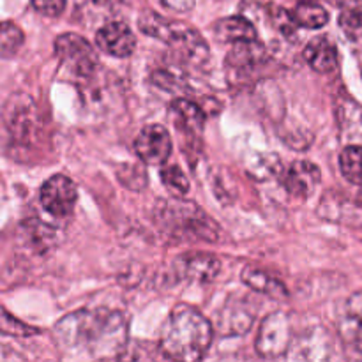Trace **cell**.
<instances>
[{
	"mask_svg": "<svg viewBox=\"0 0 362 362\" xmlns=\"http://www.w3.org/2000/svg\"><path fill=\"white\" fill-rule=\"evenodd\" d=\"M129 325L120 311L80 310L64 317L53 329V339L71 359H122Z\"/></svg>",
	"mask_w": 362,
	"mask_h": 362,
	"instance_id": "6da1fadb",
	"label": "cell"
},
{
	"mask_svg": "<svg viewBox=\"0 0 362 362\" xmlns=\"http://www.w3.org/2000/svg\"><path fill=\"white\" fill-rule=\"evenodd\" d=\"M212 325L193 306L179 304L163 327L159 350L172 361H200L212 343Z\"/></svg>",
	"mask_w": 362,
	"mask_h": 362,
	"instance_id": "7a4b0ae2",
	"label": "cell"
},
{
	"mask_svg": "<svg viewBox=\"0 0 362 362\" xmlns=\"http://www.w3.org/2000/svg\"><path fill=\"white\" fill-rule=\"evenodd\" d=\"M141 32L166 42L172 49H175L177 55L187 62L189 66L200 67L205 66L211 59L209 46L202 34L189 25L180 23V21H170L156 13H147L138 21Z\"/></svg>",
	"mask_w": 362,
	"mask_h": 362,
	"instance_id": "3957f363",
	"label": "cell"
},
{
	"mask_svg": "<svg viewBox=\"0 0 362 362\" xmlns=\"http://www.w3.org/2000/svg\"><path fill=\"white\" fill-rule=\"evenodd\" d=\"M163 221L173 232L180 235H189L193 239L218 240V226L209 216L189 202H168L163 209Z\"/></svg>",
	"mask_w": 362,
	"mask_h": 362,
	"instance_id": "277c9868",
	"label": "cell"
},
{
	"mask_svg": "<svg viewBox=\"0 0 362 362\" xmlns=\"http://www.w3.org/2000/svg\"><path fill=\"white\" fill-rule=\"evenodd\" d=\"M2 120L11 141L18 147H28L39 134L37 108L34 101L25 94L13 95L6 103Z\"/></svg>",
	"mask_w": 362,
	"mask_h": 362,
	"instance_id": "5b68a950",
	"label": "cell"
},
{
	"mask_svg": "<svg viewBox=\"0 0 362 362\" xmlns=\"http://www.w3.org/2000/svg\"><path fill=\"white\" fill-rule=\"evenodd\" d=\"M55 53L60 64L76 78H90L98 69V53L81 35L67 32L55 39Z\"/></svg>",
	"mask_w": 362,
	"mask_h": 362,
	"instance_id": "8992f818",
	"label": "cell"
},
{
	"mask_svg": "<svg viewBox=\"0 0 362 362\" xmlns=\"http://www.w3.org/2000/svg\"><path fill=\"white\" fill-rule=\"evenodd\" d=\"M292 339L288 315L276 311L269 315L262 324L257 338V352L267 359H276L288 352Z\"/></svg>",
	"mask_w": 362,
	"mask_h": 362,
	"instance_id": "52a82bcc",
	"label": "cell"
},
{
	"mask_svg": "<svg viewBox=\"0 0 362 362\" xmlns=\"http://www.w3.org/2000/svg\"><path fill=\"white\" fill-rule=\"evenodd\" d=\"M41 205L55 218H67L74 211L78 200L76 184L66 175H53L42 184Z\"/></svg>",
	"mask_w": 362,
	"mask_h": 362,
	"instance_id": "ba28073f",
	"label": "cell"
},
{
	"mask_svg": "<svg viewBox=\"0 0 362 362\" xmlns=\"http://www.w3.org/2000/svg\"><path fill=\"white\" fill-rule=\"evenodd\" d=\"M134 151L145 165H165L172 154V138L163 126H147L138 134Z\"/></svg>",
	"mask_w": 362,
	"mask_h": 362,
	"instance_id": "9c48e42d",
	"label": "cell"
},
{
	"mask_svg": "<svg viewBox=\"0 0 362 362\" xmlns=\"http://www.w3.org/2000/svg\"><path fill=\"white\" fill-rule=\"evenodd\" d=\"M95 45L99 46L101 52L117 57V59H124L134 52L136 37L126 23L112 21V23H106L105 27L99 28L98 34H95Z\"/></svg>",
	"mask_w": 362,
	"mask_h": 362,
	"instance_id": "30bf717a",
	"label": "cell"
},
{
	"mask_svg": "<svg viewBox=\"0 0 362 362\" xmlns=\"http://www.w3.org/2000/svg\"><path fill=\"white\" fill-rule=\"evenodd\" d=\"M322 180V173L317 165L310 161H296L285 170L281 184L290 194L297 198H308L315 193Z\"/></svg>",
	"mask_w": 362,
	"mask_h": 362,
	"instance_id": "8fae6325",
	"label": "cell"
},
{
	"mask_svg": "<svg viewBox=\"0 0 362 362\" xmlns=\"http://www.w3.org/2000/svg\"><path fill=\"white\" fill-rule=\"evenodd\" d=\"M180 279L194 283L214 281L221 271V262L207 253H191L180 257L175 264Z\"/></svg>",
	"mask_w": 362,
	"mask_h": 362,
	"instance_id": "7c38bea8",
	"label": "cell"
},
{
	"mask_svg": "<svg viewBox=\"0 0 362 362\" xmlns=\"http://www.w3.org/2000/svg\"><path fill=\"white\" fill-rule=\"evenodd\" d=\"M170 117L180 133L186 134L187 138H197L200 140L205 126V113L202 112L200 106L194 105L187 99H175L170 106Z\"/></svg>",
	"mask_w": 362,
	"mask_h": 362,
	"instance_id": "4fadbf2b",
	"label": "cell"
},
{
	"mask_svg": "<svg viewBox=\"0 0 362 362\" xmlns=\"http://www.w3.org/2000/svg\"><path fill=\"white\" fill-rule=\"evenodd\" d=\"M304 60L317 73H332L338 67V49L327 37H315L304 48Z\"/></svg>",
	"mask_w": 362,
	"mask_h": 362,
	"instance_id": "5bb4252c",
	"label": "cell"
},
{
	"mask_svg": "<svg viewBox=\"0 0 362 362\" xmlns=\"http://www.w3.org/2000/svg\"><path fill=\"white\" fill-rule=\"evenodd\" d=\"M240 278H243V283L247 288L255 290L258 293H264V296L271 297V299H285V297H288V290L278 278L262 271V269L253 267V265L244 267Z\"/></svg>",
	"mask_w": 362,
	"mask_h": 362,
	"instance_id": "9a60e30c",
	"label": "cell"
},
{
	"mask_svg": "<svg viewBox=\"0 0 362 362\" xmlns=\"http://www.w3.org/2000/svg\"><path fill=\"white\" fill-rule=\"evenodd\" d=\"M214 34L223 42H247L257 41V28L247 18L230 16L219 20L214 25Z\"/></svg>",
	"mask_w": 362,
	"mask_h": 362,
	"instance_id": "2e32d148",
	"label": "cell"
},
{
	"mask_svg": "<svg viewBox=\"0 0 362 362\" xmlns=\"http://www.w3.org/2000/svg\"><path fill=\"white\" fill-rule=\"evenodd\" d=\"M267 49L257 41L235 42L228 55V66L235 71H251L260 67L267 60Z\"/></svg>",
	"mask_w": 362,
	"mask_h": 362,
	"instance_id": "e0dca14e",
	"label": "cell"
},
{
	"mask_svg": "<svg viewBox=\"0 0 362 362\" xmlns=\"http://www.w3.org/2000/svg\"><path fill=\"white\" fill-rule=\"evenodd\" d=\"M293 21H296L297 27L311 28V30H317L327 25L329 21V13L322 6L313 2H300L299 6L293 9L292 13Z\"/></svg>",
	"mask_w": 362,
	"mask_h": 362,
	"instance_id": "ac0fdd59",
	"label": "cell"
},
{
	"mask_svg": "<svg viewBox=\"0 0 362 362\" xmlns=\"http://www.w3.org/2000/svg\"><path fill=\"white\" fill-rule=\"evenodd\" d=\"M339 168L349 182L362 186V147L350 145L339 154Z\"/></svg>",
	"mask_w": 362,
	"mask_h": 362,
	"instance_id": "d6986e66",
	"label": "cell"
},
{
	"mask_svg": "<svg viewBox=\"0 0 362 362\" xmlns=\"http://www.w3.org/2000/svg\"><path fill=\"white\" fill-rule=\"evenodd\" d=\"M339 25L349 34L356 37L362 32V0H341Z\"/></svg>",
	"mask_w": 362,
	"mask_h": 362,
	"instance_id": "ffe728a7",
	"label": "cell"
},
{
	"mask_svg": "<svg viewBox=\"0 0 362 362\" xmlns=\"http://www.w3.org/2000/svg\"><path fill=\"white\" fill-rule=\"evenodd\" d=\"M25 41V35L13 21H0V57L9 59L18 53Z\"/></svg>",
	"mask_w": 362,
	"mask_h": 362,
	"instance_id": "44dd1931",
	"label": "cell"
},
{
	"mask_svg": "<svg viewBox=\"0 0 362 362\" xmlns=\"http://www.w3.org/2000/svg\"><path fill=\"white\" fill-rule=\"evenodd\" d=\"M0 334L13 336V338H28V336L39 334V331L35 327H32V325H27L18 320V318H14L0 304Z\"/></svg>",
	"mask_w": 362,
	"mask_h": 362,
	"instance_id": "7402d4cb",
	"label": "cell"
},
{
	"mask_svg": "<svg viewBox=\"0 0 362 362\" xmlns=\"http://www.w3.org/2000/svg\"><path fill=\"white\" fill-rule=\"evenodd\" d=\"M161 180L166 189L172 191L175 197H184L189 191V180L186 179L182 170L177 165H170L161 170Z\"/></svg>",
	"mask_w": 362,
	"mask_h": 362,
	"instance_id": "603a6c76",
	"label": "cell"
},
{
	"mask_svg": "<svg viewBox=\"0 0 362 362\" xmlns=\"http://www.w3.org/2000/svg\"><path fill=\"white\" fill-rule=\"evenodd\" d=\"M341 336L357 352L362 354V324L346 317V320L341 324Z\"/></svg>",
	"mask_w": 362,
	"mask_h": 362,
	"instance_id": "cb8c5ba5",
	"label": "cell"
},
{
	"mask_svg": "<svg viewBox=\"0 0 362 362\" xmlns=\"http://www.w3.org/2000/svg\"><path fill=\"white\" fill-rule=\"evenodd\" d=\"M34 9L41 13L42 16L57 18L64 13L66 9L67 0H30Z\"/></svg>",
	"mask_w": 362,
	"mask_h": 362,
	"instance_id": "d4e9b609",
	"label": "cell"
},
{
	"mask_svg": "<svg viewBox=\"0 0 362 362\" xmlns=\"http://www.w3.org/2000/svg\"><path fill=\"white\" fill-rule=\"evenodd\" d=\"M141 173H145V172L141 168H138V166L124 165L122 172H119V179L124 186H127V184H129V180H134V189H141V187H145V184L147 182H141V180L134 179V177L141 175Z\"/></svg>",
	"mask_w": 362,
	"mask_h": 362,
	"instance_id": "484cf974",
	"label": "cell"
},
{
	"mask_svg": "<svg viewBox=\"0 0 362 362\" xmlns=\"http://www.w3.org/2000/svg\"><path fill=\"white\" fill-rule=\"evenodd\" d=\"M346 317L362 324V292L354 293L346 303Z\"/></svg>",
	"mask_w": 362,
	"mask_h": 362,
	"instance_id": "4316f807",
	"label": "cell"
},
{
	"mask_svg": "<svg viewBox=\"0 0 362 362\" xmlns=\"http://www.w3.org/2000/svg\"><path fill=\"white\" fill-rule=\"evenodd\" d=\"M163 4L173 11H180V13H187L194 7V0H163Z\"/></svg>",
	"mask_w": 362,
	"mask_h": 362,
	"instance_id": "83f0119b",
	"label": "cell"
}]
</instances>
